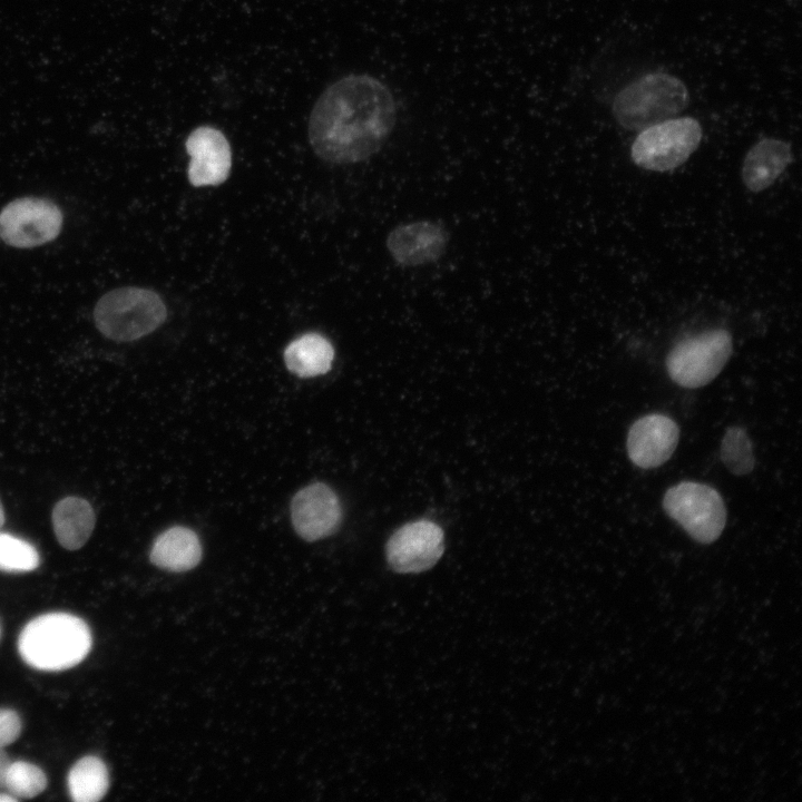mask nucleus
Returning a JSON list of instances; mask_svg holds the SVG:
<instances>
[{
  "label": "nucleus",
  "instance_id": "obj_1",
  "mask_svg": "<svg viewBox=\"0 0 802 802\" xmlns=\"http://www.w3.org/2000/svg\"><path fill=\"white\" fill-rule=\"evenodd\" d=\"M397 120L392 92L364 74L345 76L315 101L309 119L314 153L333 164L368 159L385 143Z\"/></svg>",
  "mask_w": 802,
  "mask_h": 802
},
{
  "label": "nucleus",
  "instance_id": "obj_2",
  "mask_svg": "<svg viewBox=\"0 0 802 802\" xmlns=\"http://www.w3.org/2000/svg\"><path fill=\"white\" fill-rule=\"evenodd\" d=\"M92 645L90 628L84 619L55 612L31 619L20 632L18 652L30 667L60 672L77 666Z\"/></svg>",
  "mask_w": 802,
  "mask_h": 802
},
{
  "label": "nucleus",
  "instance_id": "obj_3",
  "mask_svg": "<svg viewBox=\"0 0 802 802\" xmlns=\"http://www.w3.org/2000/svg\"><path fill=\"white\" fill-rule=\"evenodd\" d=\"M688 101V90L681 79L666 72H651L616 95L613 113L620 126L640 131L678 115Z\"/></svg>",
  "mask_w": 802,
  "mask_h": 802
},
{
  "label": "nucleus",
  "instance_id": "obj_4",
  "mask_svg": "<svg viewBox=\"0 0 802 802\" xmlns=\"http://www.w3.org/2000/svg\"><path fill=\"white\" fill-rule=\"evenodd\" d=\"M167 317L160 296L148 288L125 286L102 295L94 310L97 329L117 342L138 340L158 329Z\"/></svg>",
  "mask_w": 802,
  "mask_h": 802
},
{
  "label": "nucleus",
  "instance_id": "obj_5",
  "mask_svg": "<svg viewBox=\"0 0 802 802\" xmlns=\"http://www.w3.org/2000/svg\"><path fill=\"white\" fill-rule=\"evenodd\" d=\"M701 139L702 128L696 119L671 118L640 130L632 146V158L645 169L672 170L695 151Z\"/></svg>",
  "mask_w": 802,
  "mask_h": 802
},
{
  "label": "nucleus",
  "instance_id": "obj_6",
  "mask_svg": "<svg viewBox=\"0 0 802 802\" xmlns=\"http://www.w3.org/2000/svg\"><path fill=\"white\" fill-rule=\"evenodd\" d=\"M663 508L696 541L711 544L726 524V508L721 495L712 487L683 481L664 495Z\"/></svg>",
  "mask_w": 802,
  "mask_h": 802
},
{
  "label": "nucleus",
  "instance_id": "obj_7",
  "mask_svg": "<svg viewBox=\"0 0 802 802\" xmlns=\"http://www.w3.org/2000/svg\"><path fill=\"white\" fill-rule=\"evenodd\" d=\"M732 353L731 334L711 330L678 342L668 353L666 369L681 387L695 389L714 380Z\"/></svg>",
  "mask_w": 802,
  "mask_h": 802
},
{
  "label": "nucleus",
  "instance_id": "obj_8",
  "mask_svg": "<svg viewBox=\"0 0 802 802\" xmlns=\"http://www.w3.org/2000/svg\"><path fill=\"white\" fill-rule=\"evenodd\" d=\"M62 219L60 208L49 199L17 198L0 212V237L13 247H36L58 236Z\"/></svg>",
  "mask_w": 802,
  "mask_h": 802
},
{
  "label": "nucleus",
  "instance_id": "obj_9",
  "mask_svg": "<svg viewBox=\"0 0 802 802\" xmlns=\"http://www.w3.org/2000/svg\"><path fill=\"white\" fill-rule=\"evenodd\" d=\"M443 550V530L439 525L427 519L401 526L390 536L385 545L389 566L401 574L430 569L441 558Z\"/></svg>",
  "mask_w": 802,
  "mask_h": 802
},
{
  "label": "nucleus",
  "instance_id": "obj_10",
  "mask_svg": "<svg viewBox=\"0 0 802 802\" xmlns=\"http://www.w3.org/2000/svg\"><path fill=\"white\" fill-rule=\"evenodd\" d=\"M291 519L296 534L307 541L332 535L342 520L339 497L323 482L299 490L291 502Z\"/></svg>",
  "mask_w": 802,
  "mask_h": 802
},
{
  "label": "nucleus",
  "instance_id": "obj_11",
  "mask_svg": "<svg viewBox=\"0 0 802 802\" xmlns=\"http://www.w3.org/2000/svg\"><path fill=\"white\" fill-rule=\"evenodd\" d=\"M188 180L195 187L219 185L231 172L232 151L225 135L211 126L195 128L186 139Z\"/></svg>",
  "mask_w": 802,
  "mask_h": 802
},
{
  "label": "nucleus",
  "instance_id": "obj_12",
  "mask_svg": "<svg viewBox=\"0 0 802 802\" xmlns=\"http://www.w3.org/2000/svg\"><path fill=\"white\" fill-rule=\"evenodd\" d=\"M678 437V426L667 415L653 413L642 417L628 431V457L639 468H656L672 457Z\"/></svg>",
  "mask_w": 802,
  "mask_h": 802
},
{
  "label": "nucleus",
  "instance_id": "obj_13",
  "mask_svg": "<svg viewBox=\"0 0 802 802\" xmlns=\"http://www.w3.org/2000/svg\"><path fill=\"white\" fill-rule=\"evenodd\" d=\"M449 234L436 222L419 221L397 226L387 237V248L403 266H419L437 261L446 251Z\"/></svg>",
  "mask_w": 802,
  "mask_h": 802
},
{
  "label": "nucleus",
  "instance_id": "obj_14",
  "mask_svg": "<svg viewBox=\"0 0 802 802\" xmlns=\"http://www.w3.org/2000/svg\"><path fill=\"white\" fill-rule=\"evenodd\" d=\"M792 162V151L788 143L775 138H764L747 151L742 179L751 192L759 193L770 187Z\"/></svg>",
  "mask_w": 802,
  "mask_h": 802
},
{
  "label": "nucleus",
  "instance_id": "obj_15",
  "mask_svg": "<svg viewBox=\"0 0 802 802\" xmlns=\"http://www.w3.org/2000/svg\"><path fill=\"white\" fill-rule=\"evenodd\" d=\"M202 545L189 528L175 526L162 532L154 541L150 561L163 569L185 571L198 565Z\"/></svg>",
  "mask_w": 802,
  "mask_h": 802
},
{
  "label": "nucleus",
  "instance_id": "obj_16",
  "mask_svg": "<svg viewBox=\"0 0 802 802\" xmlns=\"http://www.w3.org/2000/svg\"><path fill=\"white\" fill-rule=\"evenodd\" d=\"M96 522L90 503L79 497L58 501L52 510V525L59 544L68 549L81 548L89 539Z\"/></svg>",
  "mask_w": 802,
  "mask_h": 802
},
{
  "label": "nucleus",
  "instance_id": "obj_17",
  "mask_svg": "<svg viewBox=\"0 0 802 802\" xmlns=\"http://www.w3.org/2000/svg\"><path fill=\"white\" fill-rule=\"evenodd\" d=\"M334 359L331 342L320 333H305L293 340L284 350L286 368L301 378L326 373Z\"/></svg>",
  "mask_w": 802,
  "mask_h": 802
},
{
  "label": "nucleus",
  "instance_id": "obj_18",
  "mask_svg": "<svg viewBox=\"0 0 802 802\" xmlns=\"http://www.w3.org/2000/svg\"><path fill=\"white\" fill-rule=\"evenodd\" d=\"M67 789L75 802H97L109 789V773L105 762L96 755L79 759L69 770Z\"/></svg>",
  "mask_w": 802,
  "mask_h": 802
},
{
  "label": "nucleus",
  "instance_id": "obj_19",
  "mask_svg": "<svg viewBox=\"0 0 802 802\" xmlns=\"http://www.w3.org/2000/svg\"><path fill=\"white\" fill-rule=\"evenodd\" d=\"M721 458L735 476L750 473L755 464L751 440L744 429L728 428L721 443Z\"/></svg>",
  "mask_w": 802,
  "mask_h": 802
},
{
  "label": "nucleus",
  "instance_id": "obj_20",
  "mask_svg": "<svg viewBox=\"0 0 802 802\" xmlns=\"http://www.w3.org/2000/svg\"><path fill=\"white\" fill-rule=\"evenodd\" d=\"M47 788V776L37 765L26 761L11 762L4 781V789L16 799H31Z\"/></svg>",
  "mask_w": 802,
  "mask_h": 802
},
{
  "label": "nucleus",
  "instance_id": "obj_21",
  "mask_svg": "<svg viewBox=\"0 0 802 802\" xmlns=\"http://www.w3.org/2000/svg\"><path fill=\"white\" fill-rule=\"evenodd\" d=\"M40 564L37 549L28 541L0 532V570L28 573Z\"/></svg>",
  "mask_w": 802,
  "mask_h": 802
},
{
  "label": "nucleus",
  "instance_id": "obj_22",
  "mask_svg": "<svg viewBox=\"0 0 802 802\" xmlns=\"http://www.w3.org/2000/svg\"><path fill=\"white\" fill-rule=\"evenodd\" d=\"M22 728L19 714L10 708H0V747L13 743Z\"/></svg>",
  "mask_w": 802,
  "mask_h": 802
},
{
  "label": "nucleus",
  "instance_id": "obj_23",
  "mask_svg": "<svg viewBox=\"0 0 802 802\" xmlns=\"http://www.w3.org/2000/svg\"><path fill=\"white\" fill-rule=\"evenodd\" d=\"M10 763L11 761L8 754L6 753L3 747H0V790L4 789L6 774Z\"/></svg>",
  "mask_w": 802,
  "mask_h": 802
},
{
  "label": "nucleus",
  "instance_id": "obj_24",
  "mask_svg": "<svg viewBox=\"0 0 802 802\" xmlns=\"http://www.w3.org/2000/svg\"><path fill=\"white\" fill-rule=\"evenodd\" d=\"M16 800L17 799L9 793H0V802L1 801H16Z\"/></svg>",
  "mask_w": 802,
  "mask_h": 802
},
{
  "label": "nucleus",
  "instance_id": "obj_25",
  "mask_svg": "<svg viewBox=\"0 0 802 802\" xmlns=\"http://www.w3.org/2000/svg\"><path fill=\"white\" fill-rule=\"evenodd\" d=\"M3 524H4V510H3L2 503L0 501V528L3 526Z\"/></svg>",
  "mask_w": 802,
  "mask_h": 802
}]
</instances>
